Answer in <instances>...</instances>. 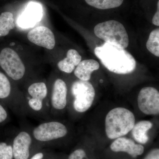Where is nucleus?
I'll return each mask as SVG.
<instances>
[{
  "label": "nucleus",
  "mask_w": 159,
  "mask_h": 159,
  "mask_svg": "<svg viewBox=\"0 0 159 159\" xmlns=\"http://www.w3.org/2000/svg\"><path fill=\"white\" fill-rule=\"evenodd\" d=\"M152 23L155 25L159 26V1H157V9L152 19Z\"/></svg>",
  "instance_id": "25"
},
{
  "label": "nucleus",
  "mask_w": 159,
  "mask_h": 159,
  "mask_svg": "<svg viewBox=\"0 0 159 159\" xmlns=\"http://www.w3.org/2000/svg\"><path fill=\"white\" fill-rule=\"evenodd\" d=\"M94 52L102 64L115 74H130L136 67V61L130 53L109 43L97 47Z\"/></svg>",
  "instance_id": "1"
},
{
  "label": "nucleus",
  "mask_w": 159,
  "mask_h": 159,
  "mask_svg": "<svg viewBox=\"0 0 159 159\" xmlns=\"http://www.w3.org/2000/svg\"><path fill=\"white\" fill-rule=\"evenodd\" d=\"M146 48L150 53L157 57L159 56V29L152 31L149 34Z\"/></svg>",
  "instance_id": "19"
},
{
  "label": "nucleus",
  "mask_w": 159,
  "mask_h": 159,
  "mask_svg": "<svg viewBox=\"0 0 159 159\" xmlns=\"http://www.w3.org/2000/svg\"><path fill=\"white\" fill-rule=\"evenodd\" d=\"M89 6L99 10L116 9L120 7L124 0H84Z\"/></svg>",
  "instance_id": "17"
},
{
  "label": "nucleus",
  "mask_w": 159,
  "mask_h": 159,
  "mask_svg": "<svg viewBox=\"0 0 159 159\" xmlns=\"http://www.w3.org/2000/svg\"><path fill=\"white\" fill-rule=\"evenodd\" d=\"M152 126V123L148 121H141L135 124L131 130L134 139L141 144L147 143L148 140L147 132Z\"/></svg>",
  "instance_id": "15"
},
{
  "label": "nucleus",
  "mask_w": 159,
  "mask_h": 159,
  "mask_svg": "<svg viewBox=\"0 0 159 159\" xmlns=\"http://www.w3.org/2000/svg\"><path fill=\"white\" fill-rule=\"evenodd\" d=\"M8 118V113L6 109L0 103V124L6 121Z\"/></svg>",
  "instance_id": "23"
},
{
  "label": "nucleus",
  "mask_w": 159,
  "mask_h": 159,
  "mask_svg": "<svg viewBox=\"0 0 159 159\" xmlns=\"http://www.w3.org/2000/svg\"><path fill=\"white\" fill-rule=\"evenodd\" d=\"M0 68L14 80L22 79L25 73V67L19 55L9 47L0 49Z\"/></svg>",
  "instance_id": "4"
},
{
  "label": "nucleus",
  "mask_w": 159,
  "mask_h": 159,
  "mask_svg": "<svg viewBox=\"0 0 159 159\" xmlns=\"http://www.w3.org/2000/svg\"><path fill=\"white\" fill-rule=\"evenodd\" d=\"M135 122L134 114L123 107H117L110 111L106 117L107 136L111 139L125 135L131 131Z\"/></svg>",
  "instance_id": "2"
},
{
  "label": "nucleus",
  "mask_w": 159,
  "mask_h": 159,
  "mask_svg": "<svg viewBox=\"0 0 159 159\" xmlns=\"http://www.w3.org/2000/svg\"><path fill=\"white\" fill-rule=\"evenodd\" d=\"M15 27L14 16L12 13L5 11L0 14V38L5 37Z\"/></svg>",
  "instance_id": "16"
},
{
  "label": "nucleus",
  "mask_w": 159,
  "mask_h": 159,
  "mask_svg": "<svg viewBox=\"0 0 159 159\" xmlns=\"http://www.w3.org/2000/svg\"><path fill=\"white\" fill-rule=\"evenodd\" d=\"M27 37L34 44L48 50H52L55 47L54 34L51 29L46 26H38L31 29L28 33Z\"/></svg>",
  "instance_id": "8"
},
{
  "label": "nucleus",
  "mask_w": 159,
  "mask_h": 159,
  "mask_svg": "<svg viewBox=\"0 0 159 159\" xmlns=\"http://www.w3.org/2000/svg\"><path fill=\"white\" fill-rule=\"evenodd\" d=\"M29 104L32 109L35 111H39L43 107V100L32 98L29 101Z\"/></svg>",
  "instance_id": "21"
},
{
  "label": "nucleus",
  "mask_w": 159,
  "mask_h": 159,
  "mask_svg": "<svg viewBox=\"0 0 159 159\" xmlns=\"http://www.w3.org/2000/svg\"><path fill=\"white\" fill-rule=\"evenodd\" d=\"M43 157V154L42 152H39L33 156L30 159H42Z\"/></svg>",
  "instance_id": "26"
},
{
  "label": "nucleus",
  "mask_w": 159,
  "mask_h": 159,
  "mask_svg": "<svg viewBox=\"0 0 159 159\" xmlns=\"http://www.w3.org/2000/svg\"><path fill=\"white\" fill-rule=\"evenodd\" d=\"M144 159H159V149L156 148L152 150Z\"/></svg>",
  "instance_id": "24"
},
{
  "label": "nucleus",
  "mask_w": 159,
  "mask_h": 159,
  "mask_svg": "<svg viewBox=\"0 0 159 159\" xmlns=\"http://www.w3.org/2000/svg\"><path fill=\"white\" fill-rule=\"evenodd\" d=\"M67 129L62 123L50 122L42 123L33 130L34 138L40 142H49L65 136Z\"/></svg>",
  "instance_id": "6"
},
{
  "label": "nucleus",
  "mask_w": 159,
  "mask_h": 159,
  "mask_svg": "<svg viewBox=\"0 0 159 159\" xmlns=\"http://www.w3.org/2000/svg\"><path fill=\"white\" fill-rule=\"evenodd\" d=\"M103 82V80H100V83Z\"/></svg>",
  "instance_id": "27"
},
{
  "label": "nucleus",
  "mask_w": 159,
  "mask_h": 159,
  "mask_svg": "<svg viewBox=\"0 0 159 159\" xmlns=\"http://www.w3.org/2000/svg\"><path fill=\"white\" fill-rule=\"evenodd\" d=\"M138 106L140 111L147 115H156L159 113V93L154 88H143L139 92Z\"/></svg>",
  "instance_id": "7"
},
{
  "label": "nucleus",
  "mask_w": 159,
  "mask_h": 159,
  "mask_svg": "<svg viewBox=\"0 0 159 159\" xmlns=\"http://www.w3.org/2000/svg\"><path fill=\"white\" fill-rule=\"evenodd\" d=\"M28 93L32 98L43 100L48 95V89L44 82L34 83L29 87Z\"/></svg>",
  "instance_id": "18"
},
{
  "label": "nucleus",
  "mask_w": 159,
  "mask_h": 159,
  "mask_svg": "<svg viewBox=\"0 0 159 159\" xmlns=\"http://www.w3.org/2000/svg\"><path fill=\"white\" fill-rule=\"evenodd\" d=\"M85 156V152L83 149H79L72 152L69 156L68 159H83Z\"/></svg>",
  "instance_id": "22"
},
{
  "label": "nucleus",
  "mask_w": 159,
  "mask_h": 159,
  "mask_svg": "<svg viewBox=\"0 0 159 159\" xmlns=\"http://www.w3.org/2000/svg\"><path fill=\"white\" fill-rule=\"evenodd\" d=\"M71 93L75 99L74 107L79 112H84L91 107L93 102L95 91L88 81L76 80L71 87Z\"/></svg>",
  "instance_id": "5"
},
{
  "label": "nucleus",
  "mask_w": 159,
  "mask_h": 159,
  "mask_svg": "<svg viewBox=\"0 0 159 159\" xmlns=\"http://www.w3.org/2000/svg\"><path fill=\"white\" fill-rule=\"evenodd\" d=\"M111 148L115 152H127L134 158L141 155L144 151L142 145L135 144L133 140L122 137L117 138L111 145Z\"/></svg>",
  "instance_id": "10"
},
{
  "label": "nucleus",
  "mask_w": 159,
  "mask_h": 159,
  "mask_svg": "<svg viewBox=\"0 0 159 159\" xmlns=\"http://www.w3.org/2000/svg\"><path fill=\"white\" fill-rule=\"evenodd\" d=\"M41 16L40 6L37 3H31L18 20L19 25L23 28L34 26L35 23L40 20Z\"/></svg>",
  "instance_id": "12"
},
{
  "label": "nucleus",
  "mask_w": 159,
  "mask_h": 159,
  "mask_svg": "<svg viewBox=\"0 0 159 159\" xmlns=\"http://www.w3.org/2000/svg\"><path fill=\"white\" fill-rule=\"evenodd\" d=\"M67 87L66 83L60 79L55 80L53 85L51 104L54 108L62 110L67 104Z\"/></svg>",
  "instance_id": "11"
},
{
  "label": "nucleus",
  "mask_w": 159,
  "mask_h": 159,
  "mask_svg": "<svg viewBox=\"0 0 159 159\" xmlns=\"http://www.w3.org/2000/svg\"><path fill=\"white\" fill-rule=\"evenodd\" d=\"M31 143V137L28 133L25 131L20 132L13 140L12 148L14 158L29 159Z\"/></svg>",
  "instance_id": "9"
},
{
  "label": "nucleus",
  "mask_w": 159,
  "mask_h": 159,
  "mask_svg": "<svg viewBox=\"0 0 159 159\" xmlns=\"http://www.w3.org/2000/svg\"><path fill=\"white\" fill-rule=\"evenodd\" d=\"M81 59V56L76 50L70 49L68 51L66 57L58 62L57 66L61 71L70 74L79 64Z\"/></svg>",
  "instance_id": "14"
},
{
  "label": "nucleus",
  "mask_w": 159,
  "mask_h": 159,
  "mask_svg": "<svg viewBox=\"0 0 159 159\" xmlns=\"http://www.w3.org/2000/svg\"><path fill=\"white\" fill-rule=\"evenodd\" d=\"M99 64L93 59L84 60L80 62L74 70V75L79 80L89 81L94 71L98 70Z\"/></svg>",
  "instance_id": "13"
},
{
  "label": "nucleus",
  "mask_w": 159,
  "mask_h": 159,
  "mask_svg": "<svg viewBox=\"0 0 159 159\" xmlns=\"http://www.w3.org/2000/svg\"><path fill=\"white\" fill-rule=\"evenodd\" d=\"M13 158L12 146L5 142H0V159H12Z\"/></svg>",
  "instance_id": "20"
},
{
  "label": "nucleus",
  "mask_w": 159,
  "mask_h": 159,
  "mask_svg": "<svg viewBox=\"0 0 159 159\" xmlns=\"http://www.w3.org/2000/svg\"><path fill=\"white\" fill-rule=\"evenodd\" d=\"M94 31L97 37L105 43L123 49L129 45L127 31L123 25L118 21L110 20L99 23L95 26Z\"/></svg>",
  "instance_id": "3"
}]
</instances>
